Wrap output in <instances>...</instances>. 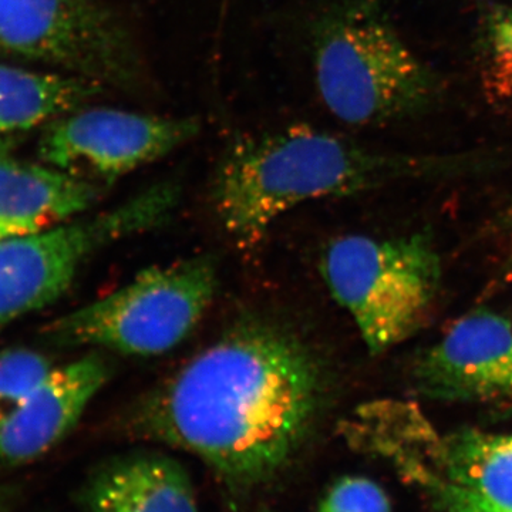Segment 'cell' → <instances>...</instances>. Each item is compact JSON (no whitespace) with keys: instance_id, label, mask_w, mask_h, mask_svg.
I'll list each match as a JSON object with an SVG mask.
<instances>
[{"instance_id":"obj_14","label":"cell","mask_w":512,"mask_h":512,"mask_svg":"<svg viewBox=\"0 0 512 512\" xmlns=\"http://www.w3.org/2000/svg\"><path fill=\"white\" fill-rule=\"evenodd\" d=\"M104 86L67 73L0 64V134L32 130L82 109Z\"/></svg>"},{"instance_id":"obj_5","label":"cell","mask_w":512,"mask_h":512,"mask_svg":"<svg viewBox=\"0 0 512 512\" xmlns=\"http://www.w3.org/2000/svg\"><path fill=\"white\" fill-rule=\"evenodd\" d=\"M218 269L208 255L144 269L109 296L50 326L57 343L128 356L163 355L194 330L214 302Z\"/></svg>"},{"instance_id":"obj_20","label":"cell","mask_w":512,"mask_h":512,"mask_svg":"<svg viewBox=\"0 0 512 512\" xmlns=\"http://www.w3.org/2000/svg\"><path fill=\"white\" fill-rule=\"evenodd\" d=\"M13 143L9 138H0V157L9 156Z\"/></svg>"},{"instance_id":"obj_3","label":"cell","mask_w":512,"mask_h":512,"mask_svg":"<svg viewBox=\"0 0 512 512\" xmlns=\"http://www.w3.org/2000/svg\"><path fill=\"white\" fill-rule=\"evenodd\" d=\"M313 67L320 99L350 126L410 119L443 92L437 74L414 55L375 0H349L319 20Z\"/></svg>"},{"instance_id":"obj_18","label":"cell","mask_w":512,"mask_h":512,"mask_svg":"<svg viewBox=\"0 0 512 512\" xmlns=\"http://www.w3.org/2000/svg\"><path fill=\"white\" fill-rule=\"evenodd\" d=\"M13 501V490L8 485L0 484V512L9 510Z\"/></svg>"},{"instance_id":"obj_21","label":"cell","mask_w":512,"mask_h":512,"mask_svg":"<svg viewBox=\"0 0 512 512\" xmlns=\"http://www.w3.org/2000/svg\"><path fill=\"white\" fill-rule=\"evenodd\" d=\"M265 512H269V511H265Z\"/></svg>"},{"instance_id":"obj_10","label":"cell","mask_w":512,"mask_h":512,"mask_svg":"<svg viewBox=\"0 0 512 512\" xmlns=\"http://www.w3.org/2000/svg\"><path fill=\"white\" fill-rule=\"evenodd\" d=\"M419 427L431 467L416 474L448 512H512V433L464 429L444 439Z\"/></svg>"},{"instance_id":"obj_7","label":"cell","mask_w":512,"mask_h":512,"mask_svg":"<svg viewBox=\"0 0 512 512\" xmlns=\"http://www.w3.org/2000/svg\"><path fill=\"white\" fill-rule=\"evenodd\" d=\"M0 49L114 89L143 79L133 36L99 0H0Z\"/></svg>"},{"instance_id":"obj_8","label":"cell","mask_w":512,"mask_h":512,"mask_svg":"<svg viewBox=\"0 0 512 512\" xmlns=\"http://www.w3.org/2000/svg\"><path fill=\"white\" fill-rule=\"evenodd\" d=\"M198 131L200 123L192 117L82 107L49 123L39 141V157L77 177L111 184L167 156Z\"/></svg>"},{"instance_id":"obj_15","label":"cell","mask_w":512,"mask_h":512,"mask_svg":"<svg viewBox=\"0 0 512 512\" xmlns=\"http://www.w3.org/2000/svg\"><path fill=\"white\" fill-rule=\"evenodd\" d=\"M484 35L481 89L488 103L512 106V6L491 10Z\"/></svg>"},{"instance_id":"obj_13","label":"cell","mask_w":512,"mask_h":512,"mask_svg":"<svg viewBox=\"0 0 512 512\" xmlns=\"http://www.w3.org/2000/svg\"><path fill=\"white\" fill-rule=\"evenodd\" d=\"M86 512H200L187 470L153 451L113 458L84 485Z\"/></svg>"},{"instance_id":"obj_6","label":"cell","mask_w":512,"mask_h":512,"mask_svg":"<svg viewBox=\"0 0 512 512\" xmlns=\"http://www.w3.org/2000/svg\"><path fill=\"white\" fill-rule=\"evenodd\" d=\"M180 198V185L164 181L96 217L0 241V329L62 298L93 252L161 227Z\"/></svg>"},{"instance_id":"obj_16","label":"cell","mask_w":512,"mask_h":512,"mask_svg":"<svg viewBox=\"0 0 512 512\" xmlns=\"http://www.w3.org/2000/svg\"><path fill=\"white\" fill-rule=\"evenodd\" d=\"M52 369V362L36 350L18 348L0 352V426Z\"/></svg>"},{"instance_id":"obj_12","label":"cell","mask_w":512,"mask_h":512,"mask_svg":"<svg viewBox=\"0 0 512 512\" xmlns=\"http://www.w3.org/2000/svg\"><path fill=\"white\" fill-rule=\"evenodd\" d=\"M100 192L93 181L52 165L0 157V241L66 224L89 210Z\"/></svg>"},{"instance_id":"obj_17","label":"cell","mask_w":512,"mask_h":512,"mask_svg":"<svg viewBox=\"0 0 512 512\" xmlns=\"http://www.w3.org/2000/svg\"><path fill=\"white\" fill-rule=\"evenodd\" d=\"M318 512H392L383 488L366 477H343L320 501Z\"/></svg>"},{"instance_id":"obj_11","label":"cell","mask_w":512,"mask_h":512,"mask_svg":"<svg viewBox=\"0 0 512 512\" xmlns=\"http://www.w3.org/2000/svg\"><path fill=\"white\" fill-rule=\"evenodd\" d=\"M111 372L101 355L53 367L0 426V464L19 466L52 450L76 427Z\"/></svg>"},{"instance_id":"obj_4","label":"cell","mask_w":512,"mask_h":512,"mask_svg":"<svg viewBox=\"0 0 512 512\" xmlns=\"http://www.w3.org/2000/svg\"><path fill=\"white\" fill-rule=\"evenodd\" d=\"M320 271L372 355L399 345L424 325L441 284L439 255L419 235L338 238L326 248Z\"/></svg>"},{"instance_id":"obj_19","label":"cell","mask_w":512,"mask_h":512,"mask_svg":"<svg viewBox=\"0 0 512 512\" xmlns=\"http://www.w3.org/2000/svg\"><path fill=\"white\" fill-rule=\"evenodd\" d=\"M503 228L507 232V237L512 242V202L510 207L507 208L503 217Z\"/></svg>"},{"instance_id":"obj_9","label":"cell","mask_w":512,"mask_h":512,"mask_svg":"<svg viewBox=\"0 0 512 512\" xmlns=\"http://www.w3.org/2000/svg\"><path fill=\"white\" fill-rule=\"evenodd\" d=\"M413 379L431 399H512L511 323L490 311L468 313L420 356Z\"/></svg>"},{"instance_id":"obj_1","label":"cell","mask_w":512,"mask_h":512,"mask_svg":"<svg viewBox=\"0 0 512 512\" xmlns=\"http://www.w3.org/2000/svg\"><path fill=\"white\" fill-rule=\"evenodd\" d=\"M323 399L311 348L284 325L247 319L138 400L128 426L138 439L201 458L232 487L251 488L291 463Z\"/></svg>"},{"instance_id":"obj_2","label":"cell","mask_w":512,"mask_h":512,"mask_svg":"<svg viewBox=\"0 0 512 512\" xmlns=\"http://www.w3.org/2000/svg\"><path fill=\"white\" fill-rule=\"evenodd\" d=\"M470 161L377 153L295 124L237 138L215 171L212 205L229 237L239 247L251 248L281 215L303 202L453 171Z\"/></svg>"}]
</instances>
